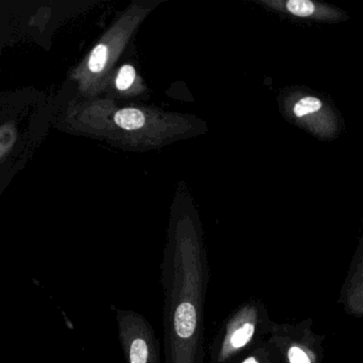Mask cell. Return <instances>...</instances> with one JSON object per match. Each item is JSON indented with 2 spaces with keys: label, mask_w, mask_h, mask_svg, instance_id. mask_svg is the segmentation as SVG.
Instances as JSON below:
<instances>
[{
  "label": "cell",
  "mask_w": 363,
  "mask_h": 363,
  "mask_svg": "<svg viewBox=\"0 0 363 363\" xmlns=\"http://www.w3.org/2000/svg\"><path fill=\"white\" fill-rule=\"evenodd\" d=\"M313 320L298 323L273 322L270 340L281 354V363H323V335L313 330Z\"/></svg>",
  "instance_id": "5"
},
{
  "label": "cell",
  "mask_w": 363,
  "mask_h": 363,
  "mask_svg": "<svg viewBox=\"0 0 363 363\" xmlns=\"http://www.w3.org/2000/svg\"><path fill=\"white\" fill-rule=\"evenodd\" d=\"M338 304L342 307L345 315L363 318V238L350 264Z\"/></svg>",
  "instance_id": "9"
},
{
  "label": "cell",
  "mask_w": 363,
  "mask_h": 363,
  "mask_svg": "<svg viewBox=\"0 0 363 363\" xmlns=\"http://www.w3.org/2000/svg\"><path fill=\"white\" fill-rule=\"evenodd\" d=\"M17 140L16 126L13 121L0 126V160L9 155Z\"/></svg>",
  "instance_id": "12"
},
{
  "label": "cell",
  "mask_w": 363,
  "mask_h": 363,
  "mask_svg": "<svg viewBox=\"0 0 363 363\" xmlns=\"http://www.w3.org/2000/svg\"><path fill=\"white\" fill-rule=\"evenodd\" d=\"M258 2L296 18L317 21H338L347 18L342 11L311 0H259Z\"/></svg>",
  "instance_id": "8"
},
{
  "label": "cell",
  "mask_w": 363,
  "mask_h": 363,
  "mask_svg": "<svg viewBox=\"0 0 363 363\" xmlns=\"http://www.w3.org/2000/svg\"><path fill=\"white\" fill-rule=\"evenodd\" d=\"M66 123L74 131L132 151L160 148L205 129L190 115L150 107H118L111 98L74 104L68 110Z\"/></svg>",
  "instance_id": "2"
},
{
  "label": "cell",
  "mask_w": 363,
  "mask_h": 363,
  "mask_svg": "<svg viewBox=\"0 0 363 363\" xmlns=\"http://www.w3.org/2000/svg\"><path fill=\"white\" fill-rule=\"evenodd\" d=\"M115 319L125 363H162L159 338L144 315L115 308Z\"/></svg>",
  "instance_id": "6"
},
{
  "label": "cell",
  "mask_w": 363,
  "mask_h": 363,
  "mask_svg": "<svg viewBox=\"0 0 363 363\" xmlns=\"http://www.w3.org/2000/svg\"><path fill=\"white\" fill-rule=\"evenodd\" d=\"M209 264L199 224L174 220L161 264L165 363H204Z\"/></svg>",
  "instance_id": "1"
},
{
  "label": "cell",
  "mask_w": 363,
  "mask_h": 363,
  "mask_svg": "<svg viewBox=\"0 0 363 363\" xmlns=\"http://www.w3.org/2000/svg\"><path fill=\"white\" fill-rule=\"evenodd\" d=\"M147 91L146 85L133 64L125 63L113 70L108 79L106 93L111 99L114 98H133Z\"/></svg>",
  "instance_id": "10"
},
{
  "label": "cell",
  "mask_w": 363,
  "mask_h": 363,
  "mask_svg": "<svg viewBox=\"0 0 363 363\" xmlns=\"http://www.w3.org/2000/svg\"><path fill=\"white\" fill-rule=\"evenodd\" d=\"M161 4L160 0L132 1L72 70L70 79L77 83L83 97L94 99L106 93L115 64L128 43L143 21Z\"/></svg>",
  "instance_id": "3"
},
{
  "label": "cell",
  "mask_w": 363,
  "mask_h": 363,
  "mask_svg": "<svg viewBox=\"0 0 363 363\" xmlns=\"http://www.w3.org/2000/svg\"><path fill=\"white\" fill-rule=\"evenodd\" d=\"M272 320L262 300L251 298L222 323L209 349V363H238L270 336Z\"/></svg>",
  "instance_id": "4"
},
{
  "label": "cell",
  "mask_w": 363,
  "mask_h": 363,
  "mask_svg": "<svg viewBox=\"0 0 363 363\" xmlns=\"http://www.w3.org/2000/svg\"><path fill=\"white\" fill-rule=\"evenodd\" d=\"M286 117L318 138H334L339 131V119L328 102L307 93H292L283 102Z\"/></svg>",
  "instance_id": "7"
},
{
  "label": "cell",
  "mask_w": 363,
  "mask_h": 363,
  "mask_svg": "<svg viewBox=\"0 0 363 363\" xmlns=\"http://www.w3.org/2000/svg\"><path fill=\"white\" fill-rule=\"evenodd\" d=\"M238 363H281V357L274 343L268 338Z\"/></svg>",
  "instance_id": "11"
}]
</instances>
